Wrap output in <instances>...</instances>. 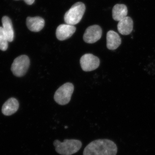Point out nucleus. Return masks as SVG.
<instances>
[{"mask_svg":"<svg viewBox=\"0 0 155 155\" xmlns=\"http://www.w3.org/2000/svg\"><path fill=\"white\" fill-rule=\"evenodd\" d=\"M8 41L2 27H0V50L6 51L8 48Z\"/></svg>","mask_w":155,"mask_h":155,"instance_id":"obj_15","label":"nucleus"},{"mask_svg":"<svg viewBox=\"0 0 155 155\" xmlns=\"http://www.w3.org/2000/svg\"><path fill=\"white\" fill-rule=\"evenodd\" d=\"M53 144L57 153L61 155H72L76 153L82 145V142L76 139H65L63 142L56 140Z\"/></svg>","mask_w":155,"mask_h":155,"instance_id":"obj_2","label":"nucleus"},{"mask_svg":"<svg viewBox=\"0 0 155 155\" xmlns=\"http://www.w3.org/2000/svg\"><path fill=\"white\" fill-rule=\"evenodd\" d=\"M102 34V30L99 25H91L85 30L84 35L83 39L87 43H94L101 39Z\"/></svg>","mask_w":155,"mask_h":155,"instance_id":"obj_7","label":"nucleus"},{"mask_svg":"<svg viewBox=\"0 0 155 155\" xmlns=\"http://www.w3.org/2000/svg\"><path fill=\"white\" fill-rule=\"evenodd\" d=\"M118 31L122 35H128L132 32L133 21L129 17H126L119 22L117 25Z\"/></svg>","mask_w":155,"mask_h":155,"instance_id":"obj_12","label":"nucleus"},{"mask_svg":"<svg viewBox=\"0 0 155 155\" xmlns=\"http://www.w3.org/2000/svg\"><path fill=\"white\" fill-rule=\"evenodd\" d=\"M74 89L72 84H64L56 91L54 96L55 101L61 105L67 104L70 102Z\"/></svg>","mask_w":155,"mask_h":155,"instance_id":"obj_4","label":"nucleus"},{"mask_svg":"<svg viewBox=\"0 0 155 155\" xmlns=\"http://www.w3.org/2000/svg\"><path fill=\"white\" fill-rule=\"evenodd\" d=\"M76 31V27L69 24H61L58 26L56 30L57 38L60 41H64L69 38Z\"/></svg>","mask_w":155,"mask_h":155,"instance_id":"obj_8","label":"nucleus"},{"mask_svg":"<svg viewBox=\"0 0 155 155\" xmlns=\"http://www.w3.org/2000/svg\"><path fill=\"white\" fill-rule=\"evenodd\" d=\"M30 65V60L25 55L19 56L14 60L11 66V70L13 74L17 77H21L25 75Z\"/></svg>","mask_w":155,"mask_h":155,"instance_id":"obj_5","label":"nucleus"},{"mask_svg":"<svg viewBox=\"0 0 155 155\" xmlns=\"http://www.w3.org/2000/svg\"><path fill=\"white\" fill-rule=\"evenodd\" d=\"M80 64L82 70L85 72L93 71L100 65L99 59L92 54L84 55L80 59Z\"/></svg>","mask_w":155,"mask_h":155,"instance_id":"obj_6","label":"nucleus"},{"mask_svg":"<svg viewBox=\"0 0 155 155\" xmlns=\"http://www.w3.org/2000/svg\"><path fill=\"white\" fill-rule=\"evenodd\" d=\"M127 6L123 4H117L113 8L112 15L114 20L119 21L127 17Z\"/></svg>","mask_w":155,"mask_h":155,"instance_id":"obj_13","label":"nucleus"},{"mask_svg":"<svg viewBox=\"0 0 155 155\" xmlns=\"http://www.w3.org/2000/svg\"><path fill=\"white\" fill-rule=\"evenodd\" d=\"M18 101L14 98H11L7 100L2 107V113L6 116H11L17 112L19 109Z\"/></svg>","mask_w":155,"mask_h":155,"instance_id":"obj_10","label":"nucleus"},{"mask_svg":"<svg viewBox=\"0 0 155 155\" xmlns=\"http://www.w3.org/2000/svg\"><path fill=\"white\" fill-rule=\"evenodd\" d=\"M45 25V20L41 17H28L26 19L27 27L29 30L33 32L40 31L44 28Z\"/></svg>","mask_w":155,"mask_h":155,"instance_id":"obj_9","label":"nucleus"},{"mask_svg":"<svg viewBox=\"0 0 155 155\" xmlns=\"http://www.w3.org/2000/svg\"><path fill=\"white\" fill-rule=\"evenodd\" d=\"M85 9L84 3L81 2L75 3L64 15V21L66 24L74 25L79 23L83 17Z\"/></svg>","mask_w":155,"mask_h":155,"instance_id":"obj_3","label":"nucleus"},{"mask_svg":"<svg viewBox=\"0 0 155 155\" xmlns=\"http://www.w3.org/2000/svg\"><path fill=\"white\" fill-rule=\"evenodd\" d=\"M3 30L5 33L9 42H12L14 40V32L12 21L9 17L4 16L2 19Z\"/></svg>","mask_w":155,"mask_h":155,"instance_id":"obj_14","label":"nucleus"},{"mask_svg":"<svg viewBox=\"0 0 155 155\" xmlns=\"http://www.w3.org/2000/svg\"><path fill=\"white\" fill-rule=\"evenodd\" d=\"M118 148L115 142L107 139L91 142L84 148L83 155H116Z\"/></svg>","mask_w":155,"mask_h":155,"instance_id":"obj_1","label":"nucleus"},{"mask_svg":"<svg viewBox=\"0 0 155 155\" xmlns=\"http://www.w3.org/2000/svg\"><path fill=\"white\" fill-rule=\"evenodd\" d=\"M28 5H31L34 3L35 0H23Z\"/></svg>","mask_w":155,"mask_h":155,"instance_id":"obj_16","label":"nucleus"},{"mask_svg":"<svg viewBox=\"0 0 155 155\" xmlns=\"http://www.w3.org/2000/svg\"><path fill=\"white\" fill-rule=\"evenodd\" d=\"M122 43L121 38L117 32L109 31L107 35V46L108 49L116 50Z\"/></svg>","mask_w":155,"mask_h":155,"instance_id":"obj_11","label":"nucleus"}]
</instances>
